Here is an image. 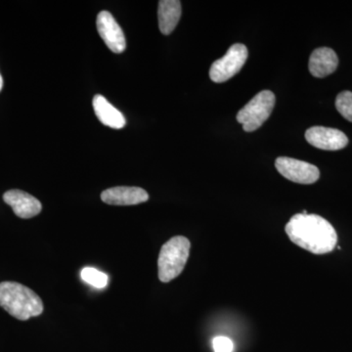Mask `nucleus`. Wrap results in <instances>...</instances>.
I'll return each mask as SVG.
<instances>
[{
    "mask_svg": "<svg viewBox=\"0 0 352 352\" xmlns=\"http://www.w3.org/2000/svg\"><path fill=\"white\" fill-rule=\"evenodd\" d=\"M285 230L294 244L314 254H328L337 245L335 228L320 215H294Z\"/></svg>",
    "mask_w": 352,
    "mask_h": 352,
    "instance_id": "nucleus-1",
    "label": "nucleus"
},
{
    "mask_svg": "<svg viewBox=\"0 0 352 352\" xmlns=\"http://www.w3.org/2000/svg\"><path fill=\"white\" fill-rule=\"evenodd\" d=\"M0 307L22 321L38 316L43 312V302L38 295L16 282L0 283Z\"/></svg>",
    "mask_w": 352,
    "mask_h": 352,
    "instance_id": "nucleus-2",
    "label": "nucleus"
},
{
    "mask_svg": "<svg viewBox=\"0 0 352 352\" xmlns=\"http://www.w3.org/2000/svg\"><path fill=\"white\" fill-rule=\"evenodd\" d=\"M190 241L183 236L171 238L162 247L157 259L159 279L164 283L182 274L189 258Z\"/></svg>",
    "mask_w": 352,
    "mask_h": 352,
    "instance_id": "nucleus-3",
    "label": "nucleus"
},
{
    "mask_svg": "<svg viewBox=\"0 0 352 352\" xmlns=\"http://www.w3.org/2000/svg\"><path fill=\"white\" fill-rule=\"evenodd\" d=\"M274 106V94L270 90H263L241 109L237 115L238 122L242 124L245 131H256L270 117Z\"/></svg>",
    "mask_w": 352,
    "mask_h": 352,
    "instance_id": "nucleus-4",
    "label": "nucleus"
},
{
    "mask_svg": "<svg viewBox=\"0 0 352 352\" xmlns=\"http://www.w3.org/2000/svg\"><path fill=\"white\" fill-rule=\"evenodd\" d=\"M248 59V48L244 44H233L226 54L217 60L210 69V78L215 83L226 82L242 69Z\"/></svg>",
    "mask_w": 352,
    "mask_h": 352,
    "instance_id": "nucleus-5",
    "label": "nucleus"
},
{
    "mask_svg": "<svg viewBox=\"0 0 352 352\" xmlns=\"http://www.w3.org/2000/svg\"><path fill=\"white\" fill-rule=\"evenodd\" d=\"M275 166L280 175L298 184H312L320 177V171L317 166L293 157H278Z\"/></svg>",
    "mask_w": 352,
    "mask_h": 352,
    "instance_id": "nucleus-6",
    "label": "nucleus"
},
{
    "mask_svg": "<svg viewBox=\"0 0 352 352\" xmlns=\"http://www.w3.org/2000/svg\"><path fill=\"white\" fill-rule=\"evenodd\" d=\"M96 25L101 38L109 50L117 54L126 50V36L112 14L108 11H101L97 16Z\"/></svg>",
    "mask_w": 352,
    "mask_h": 352,
    "instance_id": "nucleus-7",
    "label": "nucleus"
},
{
    "mask_svg": "<svg viewBox=\"0 0 352 352\" xmlns=\"http://www.w3.org/2000/svg\"><path fill=\"white\" fill-rule=\"evenodd\" d=\"M305 139L314 147L327 151L344 149L349 144V138L344 132L330 127H310L305 132Z\"/></svg>",
    "mask_w": 352,
    "mask_h": 352,
    "instance_id": "nucleus-8",
    "label": "nucleus"
},
{
    "mask_svg": "<svg viewBox=\"0 0 352 352\" xmlns=\"http://www.w3.org/2000/svg\"><path fill=\"white\" fill-rule=\"evenodd\" d=\"M3 200L12 208L14 214L20 219H32L41 214L43 210V206L38 199L21 190H9L4 193Z\"/></svg>",
    "mask_w": 352,
    "mask_h": 352,
    "instance_id": "nucleus-9",
    "label": "nucleus"
},
{
    "mask_svg": "<svg viewBox=\"0 0 352 352\" xmlns=\"http://www.w3.org/2000/svg\"><path fill=\"white\" fill-rule=\"evenodd\" d=\"M101 200L112 206H134L149 200V194L140 187L118 186L102 192Z\"/></svg>",
    "mask_w": 352,
    "mask_h": 352,
    "instance_id": "nucleus-10",
    "label": "nucleus"
},
{
    "mask_svg": "<svg viewBox=\"0 0 352 352\" xmlns=\"http://www.w3.org/2000/svg\"><path fill=\"white\" fill-rule=\"evenodd\" d=\"M339 58L335 51L328 47L317 48L309 58V71L315 78H325L332 75L338 68Z\"/></svg>",
    "mask_w": 352,
    "mask_h": 352,
    "instance_id": "nucleus-11",
    "label": "nucleus"
},
{
    "mask_svg": "<svg viewBox=\"0 0 352 352\" xmlns=\"http://www.w3.org/2000/svg\"><path fill=\"white\" fill-rule=\"evenodd\" d=\"M92 105H94L95 115L102 124L113 129H122L126 126L124 116L117 108L113 107L105 97L102 95H95Z\"/></svg>",
    "mask_w": 352,
    "mask_h": 352,
    "instance_id": "nucleus-12",
    "label": "nucleus"
},
{
    "mask_svg": "<svg viewBox=\"0 0 352 352\" xmlns=\"http://www.w3.org/2000/svg\"><path fill=\"white\" fill-rule=\"evenodd\" d=\"M182 17V2L178 0H161L157 9L160 31L168 36L175 31Z\"/></svg>",
    "mask_w": 352,
    "mask_h": 352,
    "instance_id": "nucleus-13",
    "label": "nucleus"
},
{
    "mask_svg": "<svg viewBox=\"0 0 352 352\" xmlns=\"http://www.w3.org/2000/svg\"><path fill=\"white\" fill-rule=\"evenodd\" d=\"M80 275H82V279L85 283L97 289L105 288L109 283L108 275L101 272V271L95 270V268H83Z\"/></svg>",
    "mask_w": 352,
    "mask_h": 352,
    "instance_id": "nucleus-14",
    "label": "nucleus"
},
{
    "mask_svg": "<svg viewBox=\"0 0 352 352\" xmlns=\"http://www.w3.org/2000/svg\"><path fill=\"white\" fill-rule=\"evenodd\" d=\"M336 108L344 119L352 122V92H340L336 99Z\"/></svg>",
    "mask_w": 352,
    "mask_h": 352,
    "instance_id": "nucleus-15",
    "label": "nucleus"
},
{
    "mask_svg": "<svg viewBox=\"0 0 352 352\" xmlns=\"http://www.w3.org/2000/svg\"><path fill=\"white\" fill-rule=\"evenodd\" d=\"M212 347L214 352H233L234 344L229 338L219 336L212 340Z\"/></svg>",
    "mask_w": 352,
    "mask_h": 352,
    "instance_id": "nucleus-16",
    "label": "nucleus"
},
{
    "mask_svg": "<svg viewBox=\"0 0 352 352\" xmlns=\"http://www.w3.org/2000/svg\"><path fill=\"white\" fill-rule=\"evenodd\" d=\"M2 87H3V78H2L1 75H0V91H1Z\"/></svg>",
    "mask_w": 352,
    "mask_h": 352,
    "instance_id": "nucleus-17",
    "label": "nucleus"
}]
</instances>
